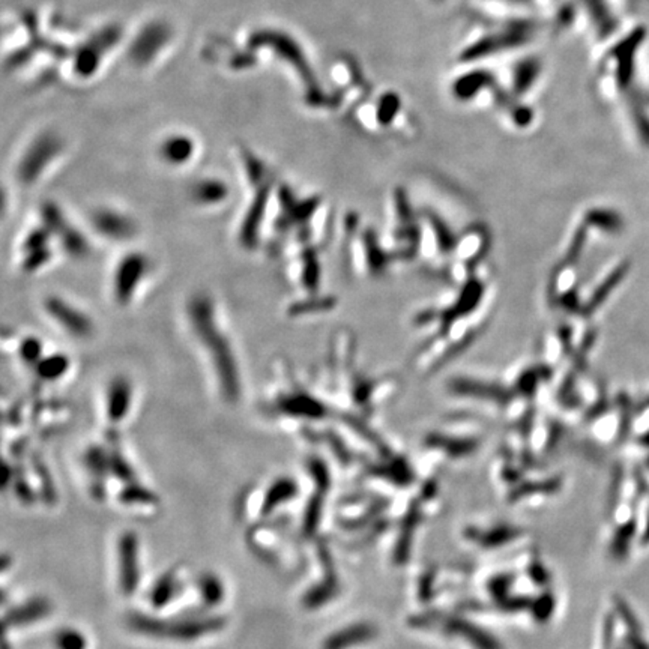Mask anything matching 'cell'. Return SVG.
<instances>
[{
    "mask_svg": "<svg viewBox=\"0 0 649 649\" xmlns=\"http://www.w3.org/2000/svg\"><path fill=\"white\" fill-rule=\"evenodd\" d=\"M187 317L196 340L209 359L219 395L227 403H236L242 393L241 372L233 344L215 313V305L206 295H196L188 301Z\"/></svg>",
    "mask_w": 649,
    "mask_h": 649,
    "instance_id": "6da1fadb",
    "label": "cell"
},
{
    "mask_svg": "<svg viewBox=\"0 0 649 649\" xmlns=\"http://www.w3.org/2000/svg\"><path fill=\"white\" fill-rule=\"evenodd\" d=\"M128 625L136 633L149 637L193 642L203 636L221 632L226 627V618L219 615H194L164 619L136 612L128 616Z\"/></svg>",
    "mask_w": 649,
    "mask_h": 649,
    "instance_id": "7a4b0ae2",
    "label": "cell"
},
{
    "mask_svg": "<svg viewBox=\"0 0 649 649\" xmlns=\"http://www.w3.org/2000/svg\"><path fill=\"white\" fill-rule=\"evenodd\" d=\"M149 261L142 251H129L119 258L113 271L112 292L117 305L128 307L145 282Z\"/></svg>",
    "mask_w": 649,
    "mask_h": 649,
    "instance_id": "3957f363",
    "label": "cell"
},
{
    "mask_svg": "<svg viewBox=\"0 0 649 649\" xmlns=\"http://www.w3.org/2000/svg\"><path fill=\"white\" fill-rule=\"evenodd\" d=\"M43 305L45 314L68 335L78 340H86L94 335L95 325L91 316H87L82 308L68 302L65 298L56 295L47 296Z\"/></svg>",
    "mask_w": 649,
    "mask_h": 649,
    "instance_id": "277c9868",
    "label": "cell"
},
{
    "mask_svg": "<svg viewBox=\"0 0 649 649\" xmlns=\"http://www.w3.org/2000/svg\"><path fill=\"white\" fill-rule=\"evenodd\" d=\"M119 586L124 595H134L140 583L138 538L136 532H124L117 543Z\"/></svg>",
    "mask_w": 649,
    "mask_h": 649,
    "instance_id": "5b68a950",
    "label": "cell"
},
{
    "mask_svg": "<svg viewBox=\"0 0 649 649\" xmlns=\"http://www.w3.org/2000/svg\"><path fill=\"white\" fill-rule=\"evenodd\" d=\"M134 388L125 376L113 377L105 388L104 412L107 421L112 424L124 423L133 409Z\"/></svg>",
    "mask_w": 649,
    "mask_h": 649,
    "instance_id": "8992f818",
    "label": "cell"
},
{
    "mask_svg": "<svg viewBox=\"0 0 649 649\" xmlns=\"http://www.w3.org/2000/svg\"><path fill=\"white\" fill-rule=\"evenodd\" d=\"M44 226L53 233V236L61 239L62 248L66 254L71 257H85L89 253V244L85 236L77 228L69 226L62 215L47 211L44 214Z\"/></svg>",
    "mask_w": 649,
    "mask_h": 649,
    "instance_id": "52a82bcc",
    "label": "cell"
},
{
    "mask_svg": "<svg viewBox=\"0 0 649 649\" xmlns=\"http://www.w3.org/2000/svg\"><path fill=\"white\" fill-rule=\"evenodd\" d=\"M319 556H321V561L323 565L325 577L321 583H317L316 586L309 589V591L305 592L302 600L304 606L308 608L322 607L329 600H333L338 592V578L335 576L331 553H329L326 546L319 547Z\"/></svg>",
    "mask_w": 649,
    "mask_h": 649,
    "instance_id": "ba28073f",
    "label": "cell"
},
{
    "mask_svg": "<svg viewBox=\"0 0 649 649\" xmlns=\"http://www.w3.org/2000/svg\"><path fill=\"white\" fill-rule=\"evenodd\" d=\"M94 231L104 239L112 242H124L131 239L137 228L131 219L125 215L116 214L113 211H103L94 215L92 218Z\"/></svg>",
    "mask_w": 649,
    "mask_h": 649,
    "instance_id": "9c48e42d",
    "label": "cell"
},
{
    "mask_svg": "<svg viewBox=\"0 0 649 649\" xmlns=\"http://www.w3.org/2000/svg\"><path fill=\"white\" fill-rule=\"evenodd\" d=\"M53 611L52 601L47 600L44 597H35L23 604H20L11 608L3 618V628H17V627H26L29 624H34L36 621H41L45 616H48Z\"/></svg>",
    "mask_w": 649,
    "mask_h": 649,
    "instance_id": "30bf717a",
    "label": "cell"
},
{
    "mask_svg": "<svg viewBox=\"0 0 649 649\" xmlns=\"http://www.w3.org/2000/svg\"><path fill=\"white\" fill-rule=\"evenodd\" d=\"M275 407L287 416L321 418L325 415V409L322 404L305 393H291L282 395Z\"/></svg>",
    "mask_w": 649,
    "mask_h": 649,
    "instance_id": "8fae6325",
    "label": "cell"
},
{
    "mask_svg": "<svg viewBox=\"0 0 649 649\" xmlns=\"http://www.w3.org/2000/svg\"><path fill=\"white\" fill-rule=\"evenodd\" d=\"M442 628L448 633L460 634L467 642H471L476 649H502L496 639L490 634L486 633L481 628L475 627L474 624L465 621V619L451 618L448 621L442 622Z\"/></svg>",
    "mask_w": 649,
    "mask_h": 649,
    "instance_id": "7c38bea8",
    "label": "cell"
},
{
    "mask_svg": "<svg viewBox=\"0 0 649 649\" xmlns=\"http://www.w3.org/2000/svg\"><path fill=\"white\" fill-rule=\"evenodd\" d=\"M376 628L370 624H355L329 636L322 645V649H347L351 646L372 641Z\"/></svg>",
    "mask_w": 649,
    "mask_h": 649,
    "instance_id": "4fadbf2b",
    "label": "cell"
},
{
    "mask_svg": "<svg viewBox=\"0 0 649 649\" xmlns=\"http://www.w3.org/2000/svg\"><path fill=\"white\" fill-rule=\"evenodd\" d=\"M296 495H298V484L295 483V479L287 478V476L275 479V481L268 487V490L263 496V501L261 505L262 517L272 514L278 506H282L283 504L292 501Z\"/></svg>",
    "mask_w": 649,
    "mask_h": 649,
    "instance_id": "5bb4252c",
    "label": "cell"
},
{
    "mask_svg": "<svg viewBox=\"0 0 649 649\" xmlns=\"http://www.w3.org/2000/svg\"><path fill=\"white\" fill-rule=\"evenodd\" d=\"M85 465L92 476V493L96 499L104 496V476L110 472V453L101 446H91L86 451Z\"/></svg>",
    "mask_w": 649,
    "mask_h": 649,
    "instance_id": "9a60e30c",
    "label": "cell"
},
{
    "mask_svg": "<svg viewBox=\"0 0 649 649\" xmlns=\"http://www.w3.org/2000/svg\"><path fill=\"white\" fill-rule=\"evenodd\" d=\"M71 368V361L64 353L44 355L34 365L35 374L44 382H56L62 379Z\"/></svg>",
    "mask_w": 649,
    "mask_h": 649,
    "instance_id": "2e32d148",
    "label": "cell"
},
{
    "mask_svg": "<svg viewBox=\"0 0 649 649\" xmlns=\"http://www.w3.org/2000/svg\"><path fill=\"white\" fill-rule=\"evenodd\" d=\"M179 592V582L173 571H167L155 582L151 591V604L155 608H163L168 603H172L173 598Z\"/></svg>",
    "mask_w": 649,
    "mask_h": 649,
    "instance_id": "e0dca14e",
    "label": "cell"
},
{
    "mask_svg": "<svg viewBox=\"0 0 649 649\" xmlns=\"http://www.w3.org/2000/svg\"><path fill=\"white\" fill-rule=\"evenodd\" d=\"M326 492L328 490H325V488L316 487L314 495H312V497L308 499L305 513H304V522H302V531L307 537L314 535L319 527V523H321Z\"/></svg>",
    "mask_w": 649,
    "mask_h": 649,
    "instance_id": "ac0fdd59",
    "label": "cell"
},
{
    "mask_svg": "<svg viewBox=\"0 0 649 649\" xmlns=\"http://www.w3.org/2000/svg\"><path fill=\"white\" fill-rule=\"evenodd\" d=\"M198 594L207 607H215L224 600V585L217 574L205 573L198 577Z\"/></svg>",
    "mask_w": 649,
    "mask_h": 649,
    "instance_id": "d6986e66",
    "label": "cell"
},
{
    "mask_svg": "<svg viewBox=\"0 0 649 649\" xmlns=\"http://www.w3.org/2000/svg\"><path fill=\"white\" fill-rule=\"evenodd\" d=\"M119 501L125 505H154L158 504V496L147 487L138 483H128L124 490L119 493Z\"/></svg>",
    "mask_w": 649,
    "mask_h": 649,
    "instance_id": "ffe728a7",
    "label": "cell"
},
{
    "mask_svg": "<svg viewBox=\"0 0 649 649\" xmlns=\"http://www.w3.org/2000/svg\"><path fill=\"white\" fill-rule=\"evenodd\" d=\"M520 532H518L516 527H510V526L496 527L493 529V531H488V532H481V531L469 532L471 538H474L475 541H478L479 544H483L486 547H496V546H501L504 543L511 541Z\"/></svg>",
    "mask_w": 649,
    "mask_h": 649,
    "instance_id": "44dd1931",
    "label": "cell"
},
{
    "mask_svg": "<svg viewBox=\"0 0 649 649\" xmlns=\"http://www.w3.org/2000/svg\"><path fill=\"white\" fill-rule=\"evenodd\" d=\"M18 355L24 364L34 367L39 359L44 356V347L41 340L34 335L24 337L18 344Z\"/></svg>",
    "mask_w": 649,
    "mask_h": 649,
    "instance_id": "7402d4cb",
    "label": "cell"
},
{
    "mask_svg": "<svg viewBox=\"0 0 649 649\" xmlns=\"http://www.w3.org/2000/svg\"><path fill=\"white\" fill-rule=\"evenodd\" d=\"M56 649H86L87 641L75 628H64L54 636Z\"/></svg>",
    "mask_w": 649,
    "mask_h": 649,
    "instance_id": "603a6c76",
    "label": "cell"
},
{
    "mask_svg": "<svg viewBox=\"0 0 649 649\" xmlns=\"http://www.w3.org/2000/svg\"><path fill=\"white\" fill-rule=\"evenodd\" d=\"M110 472L125 483H134L136 476L131 466L124 458V455L117 451L110 453Z\"/></svg>",
    "mask_w": 649,
    "mask_h": 649,
    "instance_id": "cb8c5ba5",
    "label": "cell"
},
{
    "mask_svg": "<svg viewBox=\"0 0 649 649\" xmlns=\"http://www.w3.org/2000/svg\"><path fill=\"white\" fill-rule=\"evenodd\" d=\"M35 472L39 475V478H41V490H43V497L45 499V502L47 504H54L56 502V490H54V486L52 483V476H50L48 471L41 462L35 463Z\"/></svg>",
    "mask_w": 649,
    "mask_h": 649,
    "instance_id": "d4e9b609",
    "label": "cell"
},
{
    "mask_svg": "<svg viewBox=\"0 0 649 649\" xmlns=\"http://www.w3.org/2000/svg\"><path fill=\"white\" fill-rule=\"evenodd\" d=\"M13 478H14V481H13L14 490L20 501H22L23 504H32L35 501V493L32 492V487L27 484V481L22 475L14 476V472H13Z\"/></svg>",
    "mask_w": 649,
    "mask_h": 649,
    "instance_id": "484cf974",
    "label": "cell"
},
{
    "mask_svg": "<svg viewBox=\"0 0 649 649\" xmlns=\"http://www.w3.org/2000/svg\"><path fill=\"white\" fill-rule=\"evenodd\" d=\"M534 615L540 619V621H544L548 616H550L553 607H555V600L552 597H543L540 601H537L534 606Z\"/></svg>",
    "mask_w": 649,
    "mask_h": 649,
    "instance_id": "4316f807",
    "label": "cell"
},
{
    "mask_svg": "<svg viewBox=\"0 0 649 649\" xmlns=\"http://www.w3.org/2000/svg\"><path fill=\"white\" fill-rule=\"evenodd\" d=\"M511 583H513V577L511 576H501V577L495 578V581H492L490 591L496 597H504V594L506 592V589L510 588Z\"/></svg>",
    "mask_w": 649,
    "mask_h": 649,
    "instance_id": "83f0119b",
    "label": "cell"
},
{
    "mask_svg": "<svg viewBox=\"0 0 649 649\" xmlns=\"http://www.w3.org/2000/svg\"><path fill=\"white\" fill-rule=\"evenodd\" d=\"M531 571H532V576H534V578L538 583L544 585L547 582V574L544 573V568L540 564H534V567L531 568Z\"/></svg>",
    "mask_w": 649,
    "mask_h": 649,
    "instance_id": "f1b7e54d",
    "label": "cell"
}]
</instances>
